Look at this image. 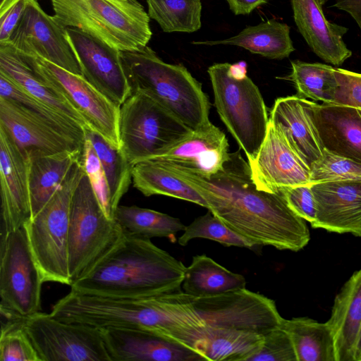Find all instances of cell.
Instances as JSON below:
<instances>
[{
  "mask_svg": "<svg viewBox=\"0 0 361 361\" xmlns=\"http://www.w3.org/2000/svg\"><path fill=\"white\" fill-rule=\"evenodd\" d=\"M82 150L29 157L30 219L44 207L61 185Z\"/></svg>",
  "mask_w": 361,
  "mask_h": 361,
  "instance_id": "cell-27",
  "label": "cell"
},
{
  "mask_svg": "<svg viewBox=\"0 0 361 361\" xmlns=\"http://www.w3.org/2000/svg\"><path fill=\"white\" fill-rule=\"evenodd\" d=\"M148 15L165 32H194L201 26L200 0H146Z\"/></svg>",
  "mask_w": 361,
  "mask_h": 361,
  "instance_id": "cell-35",
  "label": "cell"
},
{
  "mask_svg": "<svg viewBox=\"0 0 361 361\" xmlns=\"http://www.w3.org/2000/svg\"><path fill=\"white\" fill-rule=\"evenodd\" d=\"M123 234L116 221L106 215L85 171L74 191L70 212L68 271L71 284L111 250Z\"/></svg>",
  "mask_w": 361,
  "mask_h": 361,
  "instance_id": "cell-8",
  "label": "cell"
},
{
  "mask_svg": "<svg viewBox=\"0 0 361 361\" xmlns=\"http://www.w3.org/2000/svg\"><path fill=\"white\" fill-rule=\"evenodd\" d=\"M1 235L30 219L29 157L0 124Z\"/></svg>",
  "mask_w": 361,
  "mask_h": 361,
  "instance_id": "cell-15",
  "label": "cell"
},
{
  "mask_svg": "<svg viewBox=\"0 0 361 361\" xmlns=\"http://www.w3.org/2000/svg\"><path fill=\"white\" fill-rule=\"evenodd\" d=\"M85 170L81 159L25 228L32 256L44 282L71 285L68 271V231L73 195Z\"/></svg>",
  "mask_w": 361,
  "mask_h": 361,
  "instance_id": "cell-6",
  "label": "cell"
},
{
  "mask_svg": "<svg viewBox=\"0 0 361 361\" xmlns=\"http://www.w3.org/2000/svg\"><path fill=\"white\" fill-rule=\"evenodd\" d=\"M279 326L289 335L297 361H336L334 341L326 322L306 317L283 318Z\"/></svg>",
  "mask_w": 361,
  "mask_h": 361,
  "instance_id": "cell-30",
  "label": "cell"
},
{
  "mask_svg": "<svg viewBox=\"0 0 361 361\" xmlns=\"http://www.w3.org/2000/svg\"><path fill=\"white\" fill-rule=\"evenodd\" d=\"M28 0H5L0 5V43L8 42L20 22Z\"/></svg>",
  "mask_w": 361,
  "mask_h": 361,
  "instance_id": "cell-44",
  "label": "cell"
},
{
  "mask_svg": "<svg viewBox=\"0 0 361 361\" xmlns=\"http://www.w3.org/2000/svg\"><path fill=\"white\" fill-rule=\"evenodd\" d=\"M290 1L295 25L317 56L338 66L352 56V51L343 41L348 29L329 21L319 0Z\"/></svg>",
  "mask_w": 361,
  "mask_h": 361,
  "instance_id": "cell-21",
  "label": "cell"
},
{
  "mask_svg": "<svg viewBox=\"0 0 361 361\" xmlns=\"http://www.w3.org/2000/svg\"><path fill=\"white\" fill-rule=\"evenodd\" d=\"M230 9L235 15L250 13L254 9L267 2V0H226Z\"/></svg>",
  "mask_w": 361,
  "mask_h": 361,
  "instance_id": "cell-46",
  "label": "cell"
},
{
  "mask_svg": "<svg viewBox=\"0 0 361 361\" xmlns=\"http://www.w3.org/2000/svg\"><path fill=\"white\" fill-rule=\"evenodd\" d=\"M243 276L233 273L205 255H195L186 267L183 290L193 297L218 295L245 288Z\"/></svg>",
  "mask_w": 361,
  "mask_h": 361,
  "instance_id": "cell-29",
  "label": "cell"
},
{
  "mask_svg": "<svg viewBox=\"0 0 361 361\" xmlns=\"http://www.w3.org/2000/svg\"><path fill=\"white\" fill-rule=\"evenodd\" d=\"M354 361H361V328L356 343Z\"/></svg>",
  "mask_w": 361,
  "mask_h": 361,
  "instance_id": "cell-47",
  "label": "cell"
},
{
  "mask_svg": "<svg viewBox=\"0 0 361 361\" xmlns=\"http://www.w3.org/2000/svg\"><path fill=\"white\" fill-rule=\"evenodd\" d=\"M0 71L35 98L89 128L82 116L8 43H0Z\"/></svg>",
  "mask_w": 361,
  "mask_h": 361,
  "instance_id": "cell-26",
  "label": "cell"
},
{
  "mask_svg": "<svg viewBox=\"0 0 361 361\" xmlns=\"http://www.w3.org/2000/svg\"><path fill=\"white\" fill-rule=\"evenodd\" d=\"M18 53L82 116L89 128L120 148L118 106L82 75L71 73L39 56Z\"/></svg>",
  "mask_w": 361,
  "mask_h": 361,
  "instance_id": "cell-11",
  "label": "cell"
},
{
  "mask_svg": "<svg viewBox=\"0 0 361 361\" xmlns=\"http://www.w3.org/2000/svg\"><path fill=\"white\" fill-rule=\"evenodd\" d=\"M241 64L214 63L207 72L216 111L250 164L265 139L269 116L259 88Z\"/></svg>",
  "mask_w": 361,
  "mask_h": 361,
  "instance_id": "cell-5",
  "label": "cell"
},
{
  "mask_svg": "<svg viewBox=\"0 0 361 361\" xmlns=\"http://www.w3.org/2000/svg\"><path fill=\"white\" fill-rule=\"evenodd\" d=\"M185 181L204 199L207 209L255 246L298 252L310 240L306 221L288 205L280 192L259 189L240 150L230 153L224 168L209 176L152 159Z\"/></svg>",
  "mask_w": 361,
  "mask_h": 361,
  "instance_id": "cell-1",
  "label": "cell"
},
{
  "mask_svg": "<svg viewBox=\"0 0 361 361\" xmlns=\"http://www.w3.org/2000/svg\"><path fill=\"white\" fill-rule=\"evenodd\" d=\"M54 17L120 51L140 49L152 32L149 16L137 0H50Z\"/></svg>",
  "mask_w": 361,
  "mask_h": 361,
  "instance_id": "cell-4",
  "label": "cell"
},
{
  "mask_svg": "<svg viewBox=\"0 0 361 361\" xmlns=\"http://www.w3.org/2000/svg\"><path fill=\"white\" fill-rule=\"evenodd\" d=\"M192 132L145 93H132L120 106V149L133 166L162 154Z\"/></svg>",
  "mask_w": 361,
  "mask_h": 361,
  "instance_id": "cell-7",
  "label": "cell"
},
{
  "mask_svg": "<svg viewBox=\"0 0 361 361\" xmlns=\"http://www.w3.org/2000/svg\"><path fill=\"white\" fill-rule=\"evenodd\" d=\"M269 121L283 133L291 148L310 169L322 156V148L306 108V99L298 95L276 99Z\"/></svg>",
  "mask_w": 361,
  "mask_h": 361,
  "instance_id": "cell-24",
  "label": "cell"
},
{
  "mask_svg": "<svg viewBox=\"0 0 361 361\" xmlns=\"http://www.w3.org/2000/svg\"><path fill=\"white\" fill-rule=\"evenodd\" d=\"M291 72L288 78L292 81L298 96L322 103H332L337 80L334 68L322 63L291 61Z\"/></svg>",
  "mask_w": 361,
  "mask_h": 361,
  "instance_id": "cell-34",
  "label": "cell"
},
{
  "mask_svg": "<svg viewBox=\"0 0 361 361\" xmlns=\"http://www.w3.org/2000/svg\"><path fill=\"white\" fill-rule=\"evenodd\" d=\"M317 214L313 228L361 237V179L310 183Z\"/></svg>",
  "mask_w": 361,
  "mask_h": 361,
  "instance_id": "cell-18",
  "label": "cell"
},
{
  "mask_svg": "<svg viewBox=\"0 0 361 361\" xmlns=\"http://www.w3.org/2000/svg\"><path fill=\"white\" fill-rule=\"evenodd\" d=\"M1 308L27 317L40 311L44 282L24 226L1 235Z\"/></svg>",
  "mask_w": 361,
  "mask_h": 361,
  "instance_id": "cell-10",
  "label": "cell"
},
{
  "mask_svg": "<svg viewBox=\"0 0 361 361\" xmlns=\"http://www.w3.org/2000/svg\"><path fill=\"white\" fill-rule=\"evenodd\" d=\"M17 51L37 56L76 75H82L66 27L28 0L24 13L7 42Z\"/></svg>",
  "mask_w": 361,
  "mask_h": 361,
  "instance_id": "cell-13",
  "label": "cell"
},
{
  "mask_svg": "<svg viewBox=\"0 0 361 361\" xmlns=\"http://www.w3.org/2000/svg\"><path fill=\"white\" fill-rule=\"evenodd\" d=\"M121 58L131 94L149 95L192 131L211 123L209 98L185 66L163 61L147 45Z\"/></svg>",
  "mask_w": 361,
  "mask_h": 361,
  "instance_id": "cell-3",
  "label": "cell"
},
{
  "mask_svg": "<svg viewBox=\"0 0 361 361\" xmlns=\"http://www.w3.org/2000/svg\"><path fill=\"white\" fill-rule=\"evenodd\" d=\"M361 179V164L323 150L310 168V183Z\"/></svg>",
  "mask_w": 361,
  "mask_h": 361,
  "instance_id": "cell-39",
  "label": "cell"
},
{
  "mask_svg": "<svg viewBox=\"0 0 361 361\" xmlns=\"http://www.w3.org/2000/svg\"><path fill=\"white\" fill-rule=\"evenodd\" d=\"M191 297L204 326L264 336L279 327L283 319L273 300L245 288L214 295Z\"/></svg>",
  "mask_w": 361,
  "mask_h": 361,
  "instance_id": "cell-12",
  "label": "cell"
},
{
  "mask_svg": "<svg viewBox=\"0 0 361 361\" xmlns=\"http://www.w3.org/2000/svg\"><path fill=\"white\" fill-rule=\"evenodd\" d=\"M81 161L97 197L106 214L115 219L111 209L110 193L105 173L90 140L85 136Z\"/></svg>",
  "mask_w": 361,
  "mask_h": 361,
  "instance_id": "cell-40",
  "label": "cell"
},
{
  "mask_svg": "<svg viewBox=\"0 0 361 361\" xmlns=\"http://www.w3.org/2000/svg\"><path fill=\"white\" fill-rule=\"evenodd\" d=\"M329 0H319L320 3L322 4V6L324 4H325L327 1H329Z\"/></svg>",
  "mask_w": 361,
  "mask_h": 361,
  "instance_id": "cell-48",
  "label": "cell"
},
{
  "mask_svg": "<svg viewBox=\"0 0 361 361\" xmlns=\"http://www.w3.org/2000/svg\"><path fill=\"white\" fill-rule=\"evenodd\" d=\"M334 74L337 87L331 104L347 105L361 110V73L334 68Z\"/></svg>",
  "mask_w": 361,
  "mask_h": 361,
  "instance_id": "cell-43",
  "label": "cell"
},
{
  "mask_svg": "<svg viewBox=\"0 0 361 361\" xmlns=\"http://www.w3.org/2000/svg\"><path fill=\"white\" fill-rule=\"evenodd\" d=\"M85 136L90 140L105 173L110 193L111 209L114 216L121 199L133 181V165L120 148L112 145L99 133L85 128Z\"/></svg>",
  "mask_w": 361,
  "mask_h": 361,
  "instance_id": "cell-33",
  "label": "cell"
},
{
  "mask_svg": "<svg viewBox=\"0 0 361 361\" xmlns=\"http://www.w3.org/2000/svg\"><path fill=\"white\" fill-rule=\"evenodd\" d=\"M249 166L254 183L264 191L278 192L284 187L310 183V169L271 121L259 151Z\"/></svg>",
  "mask_w": 361,
  "mask_h": 361,
  "instance_id": "cell-16",
  "label": "cell"
},
{
  "mask_svg": "<svg viewBox=\"0 0 361 361\" xmlns=\"http://www.w3.org/2000/svg\"><path fill=\"white\" fill-rule=\"evenodd\" d=\"M111 361H200L194 350L153 331L138 329L100 328Z\"/></svg>",
  "mask_w": 361,
  "mask_h": 361,
  "instance_id": "cell-19",
  "label": "cell"
},
{
  "mask_svg": "<svg viewBox=\"0 0 361 361\" xmlns=\"http://www.w3.org/2000/svg\"><path fill=\"white\" fill-rule=\"evenodd\" d=\"M114 219L126 233L150 239L166 238L172 243L176 233L186 226L178 218L135 205H118Z\"/></svg>",
  "mask_w": 361,
  "mask_h": 361,
  "instance_id": "cell-32",
  "label": "cell"
},
{
  "mask_svg": "<svg viewBox=\"0 0 361 361\" xmlns=\"http://www.w3.org/2000/svg\"><path fill=\"white\" fill-rule=\"evenodd\" d=\"M264 336L247 331L204 326L178 334L170 341L212 361H248L261 348Z\"/></svg>",
  "mask_w": 361,
  "mask_h": 361,
  "instance_id": "cell-23",
  "label": "cell"
},
{
  "mask_svg": "<svg viewBox=\"0 0 361 361\" xmlns=\"http://www.w3.org/2000/svg\"><path fill=\"white\" fill-rule=\"evenodd\" d=\"M326 322L333 336L336 361H354L361 328V269L350 276L336 295Z\"/></svg>",
  "mask_w": 361,
  "mask_h": 361,
  "instance_id": "cell-25",
  "label": "cell"
},
{
  "mask_svg": "<svg viewBox=\"0 0 361 361\" xmlns=\"http://www.w3.org/2000/svg\"><path fill=\"white\" fill-rule=\"evenodd\" d=\"M124 233V232H123ZM186 267L150 238L124 233L71 290L109 298H139L182 290Z\"/></svg>",
  "mask_w": 361,
  "mask_h": 361,
  "instance_id": "cell-2",
  "label": "cell"
},
{
  "mask_svg": "<svg viewBox=\"0 0 361 361\" xmlns=\"http://www.w3.org/2000/svg\"><path fill=\"white\" fill-rule=\"evenodd\" d=\"M248 361H297V357L289 335L279 326L264 335L261 348Z\"/></svg>",
  "mask_w": 361,
  "mask_h": 361,
  "instance_id": "cell-41",
  "label": "cell"
},
{
  "mask_svg": "<svg viewBox=\"0 0 361 361\" xmlns=\"http://www.w3.org/2000/svg\"><path fill=\"white\" fill-rule=\"evenodd\" d=\"M23 326L41 361H111L100 328L40 311L24 317Z\"/></svg>",
  "mask_w": 361,
  "mask_h": 361,
  "instance_id": "cell-9",
  "label": "cell"
},
{
  "mask_svg": "<svg viewBox=\"0 0 361 361\" xmlns=\"http://www.w3.org/2000/svg\"><path fill=\"white\" fill-rule=\"evenodd\" d=\"M0 124L28 156L82 150L83 144L18 103L0 97Z\"/></svg>",
  "mask_w": 361,
  "mask_h": 361,
  "instance_id": "cell-17",
  "label": "cell"
},
{
  "mask_svg": "<svg viewBox=\"0 0 361 361\" xmlns=\"http://www.w3.org/2000/svg\"><path fill=\"white\" fill-rule=\"evenodd\" d=\"M0 337L1 361H41L32 341L23 326V317L1 315Z\"/></svg>",
  "mask_w": 361,
  "mask_h": 361,
  "instance_id": "cell-38",
  "label": "cell"
},
{
  "mask_svg": "<svg viewBox=\"0 0 361 361\" xmlns=\"http://www.w3.org/2000/svg\"><path fill=\"white\" fill-rule=\"evenodd\" d=\"M196 45H234L271 59L287 58L295 50L290 27L274 19L248 26L238 35L220 40L194 41Z\"/></svg>",
  "mask_w": 361,
  "mask_h": 361,
  "instance_id": "cell-28",
  "label": "cell"
},
{
  "mask_svg": "<svg viewBox=\"0 0 361 361\" xmlns=\"http://www.w3.org/2000/svg\"><path fill=\"white\" fill-rule=\"evenodd\" d=\"M0 97L18 103L44 118L67 135L84 144L85 129L83 127L29 94L1 71H0Z\"/></svg>",
  "mask_w": 361,
  "mask_h": 361,
  "instance_id": "cell-36",
  "label": "cell"
},
{
  "mask_svg": "<svg viewBox=\"0 0 361 361\" xmlns=\"http://www.w3.org/2000/svg\"><path fill=\"white\" fill-rule=\"evenodd\" d=\"M230 157L226 136L210 123L151 159L166 161L209 176L221 171Z\"/></svg>",
  "mask_w": 361,
  "mask_h": 361,
  "instance_id": "cell-22",
  "label": "cell"
},
{
  "mask_svg": "<svg viewBox=\"0 0 361 361\" xmlns=\"http://www.w3.org/2000/svg\"><path fill=\"white\" fill-rule=\"evenodd\" d=\"M195 238H205L216 241L224 246H235L252 249V242L228 228L210 211L196 218L186 226L178 243L182 246Z\"/></svg>",
  "mask_w": 361,
  "mask_h": 361,
  "instance_id": "cell-37",
  "label": "cell"
},
{
  "mask_svg": "<svg viewBox=\"0 0 361 361\" xmlns=\"http://www.w3.org/2000/svg\"><path fill=\"white\" fill-rule=\"evenodd\" d=\"M5 0H0V5L4 2Z\"/></svg>",
  "mask_w": 361,
  "mask_h": 361,
  "instance_id": "cell-49",
  "label": "cell"
},
{
  "mask_svg": "<svg viewBox=\"0 0 361 361\" xmlns=\"http://www.w3.org/2000/svg\"><path fill=\"white\" fill-rule=\"evenodd\" d=\"M279 192L297 215L310 224L314 221L317 208L310 183L284 187Z\"/></svg>",
  "mask_w": 361,
  "mask_h": 361,
  "instance_id": "cell-42",
  "label": "cell"
},
{
  "mask_svg": "<svg viewBox=\"0 0 361 361\" xmlns=\"http://www.w3.org/2000/svg\"><path fill=\"white\" fill-rule=\"evenodd\" d=\"M333 6L350 15L361 31V0H336Z\"/></svg>",
  "mask_w": 361,
  "mask_h": 361,
  "instance_id": "cell-45",
  "label": "cell"
},
{
  "mask_svg": "<svg viewBox=\"0 0 361 361\" xmlns=\"http://www.w3.org/2000/svg\"><path fill=\"white\" fill-rule=\"evenodd\" d=\"M66 31L82 76L120 107L131 94L121 51L78 28Z\"/></svg>",
  "mask_w": 361,
  "mask_h": 361,
  "instance_id": "cell-14",
  "label": "cell"
},
{
  "mask_svg": "<svg viewBox=\"0 0 361 361\" xmlns=\"http://www.w3.org/2000/svg\"><path fill=\"white\" fill-rule=\"evenodd\" d=\"M306 108L322 148L361 164V110L307 99Z\"/></svg>",
  "mask_w": 361,
  "mask_h": 361,
  "instance_id": "cell-20",
  "label": "cell"
},
{
  "mask_svg": "<svg viewBox=\"0 0 361 361\" xmlns=\"http://www.w3.org/2000/svg\"><path fill=\"white\" fill-rule=\"evenodd\" d=\"M132 179L133 186L145 196H169L207 209L206 201L195 189L157 161L149 159L134 164Z\"/></svg>",
  "mask_w": 361,
  "mask_h": 361,
  "instance_id": "cell-31",
  "label": "cell"
}]
</instances>
